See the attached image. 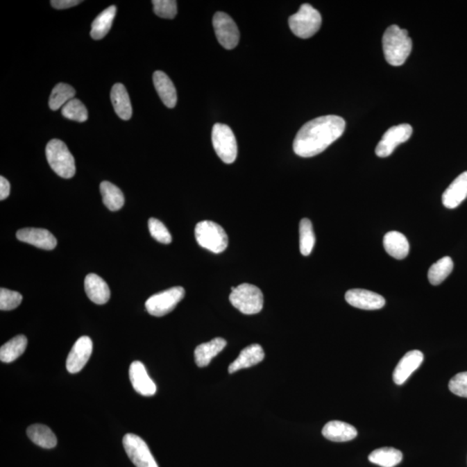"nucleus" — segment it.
I'll return each instance as SVG.
<instances>
[{"mask_svg":"<svg viewBox=\"0 0 467 467\" xmlns=\"http://www.w3.org/2000/svg\"><path fill=\"white\" fill-rule=\"evenodd\" d=\"M345 129V119L337 115L312 119L302 126L295 137L294 153L303 158L318 155L339 139Z\"/></svg>","mask_w":467,"mask_h":467,"instance_id":"1","label":"nucleus"},{"mask_svg":"<svg viewBox=\"0 0 467 467\" xmlns=\"http://www.w3.org/2000/svg\"><path fill=\"white\" fill-rule=\"evenodd\" d=\"M413 43L407 30L396 24L389 26L382 37V49L386 61L392 66H401L412 51Z\"/></svg>","mask_w":467,"mask_h":467,"instance_id":"2","label":"nucleus"},{"mask_svg":"<svg viewBox=\"0 0 467 467\" xmlns=\"http://www.w3.org/2000/svg\"><path fill=\"white\" fill-rule=\"evenodd\" d=\"M46 158L51 169L59 177L71 178L75 176V159L62 140L52 139L47 144Z\"/></svg>","mask_w":467,"mask_h":467,"instance_id":"3","label":"nucleus"},{"mask_svg":"<svg viewBox=\"0 0 467 467\" xmlns=\"http://www.w3.org/2000/svg\"><path fill=\"white\" fill-rule=\"evenodd\" d=\"M289 24L295 36L307 40L318 33L322 17L318 10L309 3H303L298 12L289 17Z\"/></svg>","mask_w":467,"mask_h":467,"instance_id":"4","label":"nucleus"},{"mask_svg":"<svg viewBox=\"0 0 467 467\" xmlns=\"http://www.w3.org/2000/svg\"><path fill=\"white\" fill-rule=\"evenodd\" d=\"M230 301L242 314L252 315L259 314L262 310L264 298L257 287L244 283L232 287Z\"/></svg>","mask_w":467,"mask_h":467,"instance_id":"5","label":"nucleus"},{"mask_svg":"<svg viewBox=\"0 0 467 467\" xmlns=\"http://www.w3.org/2000/svg\"><path fill=\"white\" fill-rule=\"evenodd\" d=\"M195 237L202 248L215 254H220L226 251L229 244L226 230L212 221H203L196 224Z\"/></svg>","mask_w":467,"mask_h":467,"instance_id":"6","label":"nucleus"},{"mask_svg":"<svg viewBox=\"0 0 467 467\" xmlns=\"http://www.w3.org/2000/svg\"><path fill=\"white\" fill-rule=\"evenodd\" d=\"M212 144L217 155L226 164H232L237 157V143L229 126L216 123L212 129Z\"/></svg>","mask_w":467,"mask_h":467,"instance_id":"7","label":"nucleus"},{"mask_svg":"<svg viewBox=\"0 0 467 467\" xmlns=\"http://www.w3.org/2000/svg\"><path fill=\"white\" fill-rule=\"evenodd\" d=\"M185 294V291L182 287H171L163 292L153 294L146 302V311L155 317H162L173 311L179 302L184 298Z\"/></svg>","mask_w":467,"mask_h":467,"instance_id":"8","label":"nucleus"},{"mask_svg":"<svg viewBox=\"0 0 467 467\" xmlns=\"http://www.w3.org/2000/svg\"><path fill=\"white\" fill-rule=\"evenodd\" d=\"M123 445L136 467H159L148 445L138 435L126 434L123 438Z\"/></svg>","mask_w":467,"mask_h":467,"instance_id":"9","label":"nucleus"},{"mask_svg":"<svg viewBox=\"0 0 467 467\" xmlns=\"http://www.w3.org/2000/svg\"><path fill=\"white\" fill-rule=\"evenodd\" d=\"M213 26L217 40L223 48L232 50L240 40V33L237 24L228 14L216 12L213 17Z\"/></svg>","mask_w":467,"mask_h":467,"instance_id":"10","label":"nucleus"},{"mask_svg":"<svg viewBox=\"0 0 467 467\" xmlns=\"http://www.w3.org/2000/svg\"><path fill=\"white\" fill-rule=\"evenodd\" d=\"M413 133V128L409 124L392 126L382 136V139L375 147V154L380 158L391 155L400 144L405 143Z\"/></svg>","mask_w":467,"mask_h":467,"instance_id":"11","label":"nucleus"},{"mask_svg":"<svg viewBox=\"0 0 467 467\" xmlns=\"http://www.w3.org/2000/svg\"><path fill=\"white\" fill-rule=\"evenodd\" d=\"M93 351L92 340L87 336L80 337L67 358V370L71 374L78 373L89 362Z\"/></svg>","mask_w":467,"mask_h":467,"instance_id":"12","label":"nucleus"},{"mask_svg":"<svg viewBox=\"0 0 467 467\" xmlns=\"http://www.w3.org/2000/svg\"><path fill=\"white\" fill-rule=\"evenodd\" d=\"M130 381L133 389L144 396H153L156 394L157 386L149 377L145 365L142 362L135 361L129 368Z\"/></svg>","mask_w":467,"mask_h":467,"instance_id":"13","label":"nucleus"},{"mask_svg":"<svg viewBox=\"0 0 467 467\" xmlns=\"http://www.w3.org/2000/svg\"><path fill=\"white\" fill-rule=\"evenodd\" d=\"M16 237L21 241L44 251H52L58 244L57 238L50 231L44 229L26 228L17 231Z\"/></svg>","mask_w":467,"mask_h":467,"instance_id":"14","label":"nucleus"},{"mask_svg":"<svg viewBox=\"0 0 467 467\" xmlns=\"http://www.w3.org/2000/svg\"><path fill=\"white\" fill-rule=\"evenodd\" d=\"M346 300L353 307L363 310H378L386 303L382 295L364 289L349 290L346 294Z\"/></svg>","mask_w":467,"mask_h":467,"instance_id":"15","label":"nucleus"},{"mask_svg":"<svg viewBox=\"0 0 467 467\" xmlns=\"http://www.w3.org/2000/svg\"><path fill=\"white\" fill-rule=\"evenodd\" d=\"M423 354L420 350L409 351L400 360L393 373V379L396 384L402 385L408 380L414 371H416L423 362Z\"/></svg>","mask_w":467,"mask_h":467,"instance_id":"16","label":"nucleus"},{"mask_svg":"<svg viewBox=\"0 0 467 467\" xmlns=\"http://www.w3.org/2000/svg\"><path fill=\"white\" fill-rule=\"evenodd\" d=\"M467 198V171L456 178L442 195L445 208L455 209Z\"/></svg>","mask_w":467,"mask_h":467,"instance_id":"17","label":"nucleus"},{"mask_svg":"<svg viewBox=\"0 0 467 467\" xmlns=\"http://www.w3.org/2000/svg\"><path fill=\"white\" fill-rule=\"evenodd\" d=\"M85 292L90 300L97 305L106 304L110 298V287L105 280L96 273H90L84 282Z\"/></svg>","mask_w":467,"mask_h":467,"instance_id":"18","label":"nucleus"},{"mask_svg":"<svg viewBox=\"0 0 467 467\" xmlns=\"http://www.w3.org/2000/svg\"><path fill=\"white\" fill-rule=\"evenodd\" d=\"M265 353L262 347L257 343L246 347L241 351L239 357L229 366V373L242 370V368H251L261 363L264 359Z\"/></svg>","mask_w":467,"mask_h":467,"instance_id":"19","label":"nucleus"},{"mask_svg":"<svg viewBox=\"0 0 467 467\" xmlns=\"http://www.w3.org/2000/svg\"><path fill=\"white\" fill-rule=\"evenodd\" d=\"M153 83L161 101L167 108H173L177 104V90L169 76L162 71L153 74Z\"/></svg>","mask_w":467,"mask_h":467,"instance_id":"20","label":"nucleus"},{"mask_svg":"<svg viewBox=\"0 0 467 467\" xmlns=\"http://www.w3.org/2000/svg\"><path fill=\"white\" fill-rule=\"evenodd\" d=\"M322 434L329 441L346 442L357 437V431L351 425L340 421H329L322 430Z\"/></svg>","mask_w":467,"mask_h":467,"instance_id":"21","label":"nucleus"},{"mask_svg":"<svg viewBox=\"0 0 467 467\" xmlns=\"http://www.w3.org/2000/svg\"><path fill=\"white\" fill-rule=\"evenodd\" d=\"M227 342L222 338H216L212 341L201 343L194 353L196 365L200 368L208 366L214 357L226 348Z\"/></svg>","mask_w":467,"mask_h":467,"instance_id":"22","label":"nucleus"},{"mask_svg":"<svg viewBox=\"0 0 467 467\" xmlns=\"http://www.w3.org/2000/svg\"><path fill=\"white\" fill-rule=\"evenodd\" d=\"M384 246L386 252L395 259H405L409 253L408 239L398 231H391L384 235Z\"/></svg>","mask_w":467,"mask_h":467,"instance_id":"23","label":"nucleus"},{"mask_svg":"<svg viewBox=\"0 0 467 467\" xmlns=\"http://www.w3.org/2000/svg\"><path fill=\"white\" fill-rule=\"evenodd\" d=\"M111 101L115 113L124 121L131 119L133 108L128 91L121 83L114 84L111 90Z\"/></svg>","mask_w":467,"mask_h":467,"instance_id":"24","label":"nucleus"},{"mask_svg":"<svg viewBox=\"0 0 467 467\" xmlns=\"http://www.w3.org/2000/svg\"><path fill=\"white\" fill-rule=\"evenodd\" d=\"M26 433L30 440L40 448L51 449L58 444V439L55 434L45 425H31L27 428Z\"/></svg>","mask_w":467,"mask_h":467,"instance_id":"25","label":"nucleus"},{"mask_svg":"<svg viewBox=\"0 0 467 467\" xmlns=\"http://www.w3.org/2000/svg\"><path fill=\"white\" fill-rule=\"evenodd\" d=\"M117 15V6H111L97 16L92 23L90 35L94 40H101L110 33Z\"/></svg>","mask_w":467,"mask_h":467,"instance_id":"26","label":"nucleus"},{"mask_svg":"<svg viewBox=\"0 0 467 467\" xmlns=\"http://www.w3.org/2000/svg\"><path fill=\"white\" fill-rule=\"evenodd\" d=\"M105 206L111 212H117L124 205L125 198L121 189L110 182L103 181L100 185Z\"/></svg>","mask_w":467,"mask_h":467,"instance_id":"27","label":"nucleus"},{"mask_svg":"<svg viewBox=\"0 0 467 467\" xmlns=\"http://www.w3.org/2000/svg\"><path fill=\"white\" fill-rule=\"evenodd\" d=\"M368 461L382 467H394L402 461V454L393 448H378L368 456Z\"/></svg>","mask_w":467,"mask_h":467,"instance_id":"28","label":"nucleus"},{"mask_svg":"<svg viewBox=\"0 0 467 467\" xmlns=\"http://www.w3.org/2000/svg\"><path fill=\"white\" fill-rule=\"evenodd\" d=\"M27 339L26 336L19 335L10 339L0 349V360L3 363H12L23 355L27 347Z\"/></svg>","mask_w":467,"mask_h":467,"instance_id":"29","label":"nucleus"},{"mask_svg":"<svg viewBox=\"0 0 467 467\" xmlns=\"http://www.w3.org/2000/svg\"><path fill=\"white\" fill-rule=\"evenodd\" d=\"M454 269V262L449 256L439 260L428 270V280L434 286L440 285L448 278Z\"/></svg>","mask_w":467,"mask_h":467,"instance_id":"30","label":"nucleus"},{"mask_svg":"<svg viewBox=\"0 0 467 467\" xmlns=\"http://www.w3.org/2000/svg\"><path fill=\"white\" fill-rule=\"evenodd\" d=\"M76 90L73 87L66 83H58L52 90L49 105L51 110H58L59 108L65 107L69 101L74 99Z\"/></svg>","mask_w":467,"mask_h":467,"instance_id":"31","label":"nucleus"},{"mask_svg":"<svg viewBox=\"0 0 467 467\" xmlns=\"http://www.w3.org/2000/svg\"><path fill=\"white\" fill-rule=\"evenodd\" d=\"M316 241L314 228L310 220L303 219L300 223V249L304 256L311 254Z\"/></svg>","mask_w":467,"mask_h":467,"instance_id":"32","label":"nucleus"},{"mask_svg":"<svg viewBox=\"0 0 467 467\" xmlns=\"http://www.w3.org/2000/svg\"><path fill=\"white\" fill-rule=\"evenodd\" d=\"M62 114L65 118L77 122L86 121L87 118H89L86 107L84 106L82 101L77 99L69 101L62 108Z\"/></svg>","mask_w":467,"mask_h":467,"instance_id":"33","label":"nucleus"},{"mask_svg":"<svg viewBox=\"0 0 467 467\" xmlns=\"http://www.w3.org/2000/svg\"><path fill=\"white\" fill-rule=\"evenodd\" d=\"M154 13L162 19H173L178 13L177 2L175 0H153Z\"/></svg>","mask_w":467,"mask_h":467,"instance_id":"34","label":"nucleus"},{"mask_svg":"<svg viewBox=\"0 0 467 467\" xmlns=\"http://www.w3.org/2000/svg\"><path fill=\"white\" fill-rule=\"evenodd\" d=\"M23 300V296L15 291L6 289H0V309L10 311L17 308Z\"/></svg>","mask_w":467,"mask_h":467,"instance_id":"35","label":"nucleus"},{"mask_svg":"<svg viewBox=\"0 0 467 467\" xmlns=\"http://www.w3.org/2000/svg\"><path fill=\"white\" fill-rule=\"evenodd\" d=\"M148 228L151 235L156 241L163 244H169L171 242V235L167 228L164 226L162 222L156 219H150L148 221Z\"/></svg>","mask_w":467,"mask_h":467,"instance_id":"36","label":"nucleus"},{"mask_svg":"<svg viewBox=\"0 0 467 467\" xmlns=\"http://www.w3.org/2000/svg\"><path fill=\"white\" fill-rule=\"evenodd\" d=\"M448 386L455 395L467 398V371L455 375L449 382Z\"/></svg>","mask_w":467,"mask_h":467,"instance_id":"37","label":"nucleus"},{"mask_svg":"<svg viewBox=\"0 0 467 467\" xmlns=\"http://www.w3.org/2000/svg\"><path fill=\"white\" fill-rule=\"evenodd\" d=\"M82 1L79 0H52L51 6L56 9L63 10L68 9L70 7L78 6Z\"/></svg>","mask_w":467,"mask_h":467,"instance_id":"38","label":"nucleus"},{"mask_svg":"<svg viewBox=\"0 0 467 467\" xmlns=\"http://www.w3.org/2000/svg\"><path fill=\"white\" fill-rule=\"evenodd\" d=\"M10 192V182L6 178L0 177V200H3L8 198Z\"/></svg>","mask_w":467,"mask_h":467,"instance_id":"39","label":"nucleus"}]
</instances>
